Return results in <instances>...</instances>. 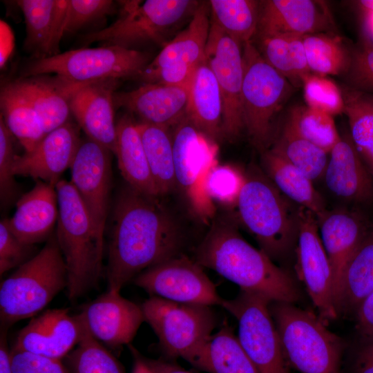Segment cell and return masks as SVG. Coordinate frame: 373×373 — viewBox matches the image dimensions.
Returning <instances> with one entry per match:
<instances>
[{"label": "cell", "mask_w": 373, "mask_h": 373, "mask_svg": "<svg viewBox=\"0 0 373 373\" xmlns=\"http://www.w3.org/2000/svg\"><path fill=\"white\" fill-rule=\"evenodd\" d=\"M343 95L351 138L373 177V95L350 87Z\"/></svg>", "instance_id": "74e56055"}, {"label": "cell", "mask_w": 373, "mask_h": 373, "mask_svg": "<svg viewBox=\"0 0 373 373\" xmlns=\"http://www.w3.org/2000/svg\"><path fill=\"white\" fill-rule=\"evenodd\" d=\"M129 349L133 359L132 373H155L137 350L132 345L129 346Z\"/></svg>", "instance_id": "9f6ffc18"}, {"label": "cell", "mask_w": 373, "mask_h": 373, "mask_svg": "<svg viewBox=\"0 0 373 373\" xmlns=\"http://www.w3.org/2000/svg\"><path fill=\"white\" fill-rule=\"evenodd\" d=\"M223 104L217 80L204 59L189 84L186 116L203 134L217 142L224 136Z\"/></svg>", "instance_id": "83f0119b"}, {"label": "cell", "mask_w": 373, "mask_h": 373, "mask_svg": "<svg viewBox=\"0 0 373 373\" xmlns=\"http://www.w3.org/2000/svg\"><path fill=\"white\" fill-rule=\"evenodd\" d=\"M296 271L327 325L338 317L335 284L332 265L319 234L316 216L299 207V229L295 249Z\"/></svg>", "instance_id": "5bb4252c"}, {"label": "cell", "mask_w": 373, "mask_h": 373, "mask_svg": "<svg viewBox=\"0 0 373 373\" xmlns=\"http://www.w3.org/2000/svg\"><path fill=\"white\" fill-rule=\"evenodd\" d=\"M133 282L151 296L173 302L212 307L224 300L203 267L182 254L147 269Z\"/></svg>", "instance_id": "4fadbf2b"}, {"label": "cell", "mask_w": 373, "mask_h": 373, "mask_svg": "<svg viewBox=\"0 0 373 373\" xmlns=\"http://www.w3.org/2000/svg\"><path fill=\"white\" fill-rule=\"evenodd\" d=\"M144 359L155 373H192L169 359H153L145 356Z\"/></svg>", "instance_id": "db71d44e"}, {"label": "cell", "mask_w": 373, "mask_h": 373, "mask_svg": "<svg viewBox=\"0 0 373 373\" xmlns=\"http://www.w3.org/2000/svg\"><path fill=\"white\" fill-rule=\"evenodd\" d=\"M236 284L271 301L296 303L301 298L297 282L260 249L247 242L227 218L213 221L195 249L194 259Z\"/></svg>", "instance_id": "7a4b0ae2"}, {"label": "cell", "mask_w": 373, "mask_h": 373, "mask_svg": "<svg viewBox=\"0 0 373 373\" xmlns=\"http://www.w3.org/2000/svg\"><path fill=\"white\" fill-rule=\"evenodd\" d=\"M199 4L191 0L125 2L118 19L102 30L84 35L82 41L132 50L147 44L164 46L169 32L183 19L191 17Z\"/></svg>", "instance_id": "9c48e42d"}, {"label": "cell", "mask_w": 373, "mask_h": 373, "mask_svg": "<svg viewBox=\"0 0 373 373\" xmlns=\"http://www.w3.org/2000/svg\"><path fill=\"white\" fill-rule=\"evenodd\" d=\"M14 373H70L63 360L11 350Z\"/></svg>", "instance_id": "681fc988"}, {"label": "cell", "mask_w": 373, "mask_h": 373, "mask_svg": "<svg viewBox=\"0 0 373 373\" xmlns=\"http://www.w3.org/2000/svg\"><path fill=\"white\" fill-rule=\"evenodd\" d=\"M111 152L105 146L87 138L81 142L70 166V182L102 241L110 204Z\"/></svg>", "instance_id": "2e32d148"}, {"label": "cell", "mask_w": 373, "mask_h": 373, "mask_svg": "<svg viewBox=\"0 0 373 373\" xmlns=\"http://www.w3.org/2000/svg\"><path fill=\"white\" fill-rule=\"evenodd\" d=\"M7 328L2 327L0 337V373H14L12 366L11 349L6 338Z\"/></svg>", "instance_id": "11a10c76"}, {"label": "cell", "mask_w": 373, "mask_h": 373, "mask_svg": "<svg viewBox=\"0 0 373 373\" xmlns=\"http://www.w3.org/2000/svg\"><path fill=\"white\" fill-rule=\"evenodd\" d=\"M208 2H201L182 31L167 41L159 54L151 61L146 70L185 65L196 68L205 59L211 19Z\"/></svg>", "instance_id": "f1b7e54d"}, {"label": "cell", "mask_w": 373, "mask_h": 373, "mask_svg": "<svg viewBox=\"0 0 373 373\" xmlns=\"http://www.w3.org/2000/svg\"><path fill=\"white\" fill-rule=\"evenodd\" d=\"M146 158L159 195L177 186L170 128L140 121L137 122Z\"/></svg>", "instance_id": "e575fe53"}, {"label": "cell", "mask_w": 373, "mask_h": 373, "mask_svg": "<svg viewBox=\"0 0 373 373\" xmlns=\"http://www.w3.org/2000/svg\"><path fill=\"white\" fill-rule=\"evenodd\" d=\"M55 188L59 208L55 236L67 268V295L75 300L99 280L104 241L70 181L60 180Z\"/></svg>", "instance_id": "277c9868"}, {"label": "cell", "mask_w": 373, "mask_h": 373, "mask_svg": "<svg viewBox=\"0 0 373 373\" xmlns=\"http://www.w3.org/2000/svg\"><path fill=\"white\" fill-rule=\"evenodd\" d=\"M81 142L78 126L68 122L46 133L30 152L17 155L14 173L55 186L70 168Z\"/></svg>", "instance_id": "d6986e66"}, {"label": "cell", "mask_w": 373, "mask_h": 373, "mask_svg": "<svg viewBox=\"0 0 373 373\" xmlns=\"http://www.w3.org/2000/svg\"><path fill=\"white\" fill-rule=\"evenodd\" d=\"M172 132L177 186L192 211L203 221L212 219L215 206L205 191V180L217 162L218 146L185 115Z\"/></svg>", "instance_id": "7c38bea8"}, {"label": "cell", "mask_w": 373, "mask_h": 373, "mask_svg": "<svg viewBox=\"0 0 373 373\" xmlns=\"http://www.w3.org/2000/svg\"><path fill=\"white\" fill-rule=\"evenodd\" d=\"M269 310L289 367L300 373H341L344 343L318 315L286 302L271 301Z\"/></svg>", "instance_id": "52a82bcc"}, {"label": "cell", "mask_w": 373, "mask_h": 373, "mask_svg": "<svg viewBox=\"0 0 373 373\" xmlns=\"http://www.w3.org/2000/svg\"><path fill=\"white\" fill-rule=\"evenodd\" d=\"M117 79L84 83L71 94V113L88 138L114 152L116 124L114 119V90Z\"/></svg>", "instance_id": "44dd1931"}, {"label": "cell", "mask_w": 373, "mask_h": 373, "mask_svg": "<svg viewBox=\"0 0 373 373\" xmlns=\"http://www.w3.org/2000/svg\"><path fill=\"white\" fill-rule=\"evenodd\" d=\"M324 1L314 0L261 1L256 36L274 34L327 32L334 28Z\"/></svg>", "instance_id": "ffe728a7"}, {"label": "cell", "mask_w": 373, "mask_h": 373, "mask_svg": "<svg viewBox=\"0 0 373 373\" xmlns=\"http://www.w3.org/2000/svg\"><path fill=\"white\" fill-rule=\"evenodd\" d=\"M15 137L0 117V197L3 205H9L17 195V186L13 170L17 157Z\"/></svg>", "instance_id": "f6af8a7d"}, {"label": "cell", "mask_w": 373, "mask_h": 373, "mask_svg": "<svg viewBox=\"0 0 373 373\" xmlns=\"http://www.w3.org/2000/svg\"><path fill=\"white\" fill-rule=\"evenodd\" d=\"M302 86L307 106L332 116L344 112L343 92L325 76L312 73L304 79Z\"/></svg>", "instance_id": "ee69618b"}, {"label": "cell", "mask_w": 373, "mask_h": 373, "mask_svg": "<svg viewBox=\"0 0 373 373\" xmlns=\"http://www.w3.org/2000/svg\"><path fill=\"white\" fill-rule=\"evenodd\" d=\"M319 234L332 267L335 294L343 269L373 222L359 210L326 209L316 216Z\"/></svg>", "instance_id": "cb8c5ba5"}, {"label": "cell", "mask_w": 373, "mask_h": 373, "mask_svg": "<svg viewBox=\"0 0 373 373\" xmlns=\"http://www.w3.org/2000/svg\"><path fill=\"white\" fill-rule=\"evenodd\" d=\"M59 215L55 185L38 180L17 201L16 211L8 226L22 243L34 245L48 237Z\"/></svg>", "instance_id": "d4e9b609"}, {"label": "cell", "mask_w": 373, "mask_h": 373, "mask_svg": "<svg viewBox=\"0 0 373 373\" xmlns=\"http://www.w3.org/2000/svg\"><path fill=\"white\" fill-rule=\"evenodd\" d=\"M350 88L373 93V41L365 39L352 50L350 67L344 75Z\"/></svg>", "instance_id": "bcb514c9"}, {"label": "cell", "mask_w": 373, "mask_h": 373, "mask_svg": "<svg viewBox=\"0 0 373 373\" xmlns=\"http://www.w3.org/2000/svg\"><path fill=\"white\" fill-rule=\"evenodd\" d=\"M208 354L210 373H259L226 321L211 335Z\"/></svg>", "instance_id": "ab89813d"}, {"label": "cell", "mask_w": 373, "mask_h": 373, "mask_svg": "<svg viewBox=\"0 0 373 373\" xmlns=\"http://www.w3.org/2000/svg\"><path fill=\"white\" fill-rule=\"evenodd\" d=\"M283 195L262 169L251 166L236 207L240 220L273 261L285 260L296 249L299 207Z\"/></svg>", "instance_id": "3957f363"}, {"label": "cell", "mask_w": 373, "mask_h": 373, "mask_svg": "<svg viewBox=\"0 0 373 373\" xmlns=\"http://www.w3.org/2000/svg\"><path fill=\"white\" fill-rule=\"evenodd\" d=\"M14 36L11 29L3 21H1V67L4 66L12 53L14 46Z\"/></svg>", "instance_id": "f5cc1de1"}, {"label": "cell", "mask_w": 373, "mask_h": 373, "mask_svg": "<svg viewBox=\"0 0 373 373\" xmlns=\"http://www.w3.org/2000/svg\"><path fill=\"white\" fill-rule=\"evenodd\" d=\"M205 60L222 95L223 135L234 140L245 129L242 110V47L211 21Z\"/></svg>", "instance_id": "9a60e30c"}, {"label": "cell", "mask_w": 373, "mask_h": 373, "mask_svg": "<svg viewBox=\"0 0 373 373\" xmlns=\"http://www.w3.org/2000/svg\"><path fill=\"white\" fill-rule=\"evenodd\" d=\"M84 329L79 314L71 315L66 308L48 309L19 332L11 350L63 360L79 343Z\"/></svg>", "instance_id": "e0dca14e"}, {"label": "cell", "mask_w": 373, "mask_h": 373, "mask_svg": "<svg viewBox=\"0 0 373 373\" xmlns=\"http://www.w3.org/2000/svg\"><path fill=\"white\" fill-rule=\"evenodd\" d=\"M189 84H145L131 91L115 93L114 104L136 115L142 122L174 127L186 115Z\"/></svg>", "instance_id": "603a6c76"}, {"label": "cell", "mask_w": 373, "mask_h": 373, "mask_svg": "<svg viewBox=\"0 0 373 373\" xmlns=\"http://www.w3.org/2000/svg\"><path fill=\"white\" fill-rule=\"evenodd\" d=\"M286 121L300 136L328 154L341 138L333 116L307 105L293 108Z\"/></svg>", "instance_id": "60d3db41"}, {"label": "cell", "mask_w": 373, "mask_h": 373, "mask_svg": "<svg viewBox=\"0 0 373 373\" xmlns=\"http://www.w3.org/2000/svg\"><path fill=\"white\" fill-rule=\"evenodd\" d=\"M114 2L109 0H68L64 33L76 31L110 14Z\"/></svg>", "instance_id": "7dc6e473"}, {"label": "cell", "mask_w": 373, "mask_h": 373, "mask_svg": "<svg viewBox=\"0 0 373 373\" xmlns=\"http://www.w3.org/2000/svg\"><path fill=\"white\" fill-rule=\"evenodd\" d=\"M0 106L1 117L24 152L32 151L46 134L37 111L10 82L1 90Z\"/></svg>", "instance_id": "836d02e7"}, {"label": "cell", "mask_w": 373, "mask_h": 373, "mask_svg": "<svg viewBox=\"0 0 373 373\" xmlns=\"http://www.w3.org/2000/svg\"><path fill=\"white\" fill-rule=\"evenodd\" d=\"M255 37L258 45H254L263 59L294 87L302 86L304 79L312 73L306 59L303 35L285 33Z\"/></svg>", "instance_id": "d6a6232c"}, {"label": "cell", "mask_w": 373, "mask_h": 373, "mask_svg": "<svg viewBox=\"0 0 373 373\" xmlns=\"http://www.w3.org/2000/svg\"><path fill=\"white\" fill-rule=\"evenodd\" d=\"M79 315L90 334L113 348L129 344L145 321L141 305L108 290L86 304Z\"/></svg>", "instance_id": "ac0fdd59"}, {"label": "cell", "mask_w": 373, "mask_h": 373, "mask_svg": "<svg viewBox=\"0 0 373 373\" xmlns=\"http://www.w3.org/2000/svg\"><path fill=\"white\" fill-rule=\"evenodd\" d=\"M271 300L240 289L221 307L238 321V338L259 373H289L278 332L269 310Z\"/></svg>", "instance_id": "8fae6325"}, {"label": "cell", "mask_w": 373, "mask_h": 373, "mask_svg": "<svg viewBox=\"0 0 373 373\" xmlns=\"http://www.w3.org/2000/svg\"><path fill=\"white\" fill-rule=\"evenodd\" d=\"M34 245L20 242L10 230L6 219L0 222V275L31 258Z\"/></svg>", "instance_id": "c3c4849f"}, {"label": "cell", "mask_w": 373, "mask_h": 373, "mask_svg": "<svg viewBox=\"0 0 373 373\" xmlns=\"http://www.w3.org/2000/svg\"><path fill=\"white\" fill-rule=\"evenodd\" d=\"M262 170L280 193L316 216L326 210L313 182L300 169L270 149L262 152Z\"/></svg>", "instance_id": "1f68e13d"}, {"label": "cell", "mask_w": 373, "mask_h": 373, "mask_svg": "<svg viewBox=\"0 0 373 373\" xmlns=\"http://www.w3.org/2000/svg\"><path fill=\"white\" fill-rule=\"evenodd\" d=\"M63 361L70 373H124L119 361L86 326L80 341Z\"/></svg>", "instance_id": "b9f144b4"}, {"label": "cell", "mask_w": 373, "mask_h": 373, "mask_svg": "<svg viewBox=\"0 0 373 373\" xmlns=\"http://www.w3.org/2000/svg\"><path fill=\"white\" fill-rule=\"evenodd\" d=\"M141 306L144 321L156 334L166 359L180 357L198 370L210 373L208 343L217 325L212 307L153 296Z\"/></svg>", "instance_id": "8992f818"}, {"label": "cell", "mask_w": 373, "mask_h": 373, "mask_svg": "<svg viewBox=\"0 0 373 373\" xmlns=\"http://www.w3.org/2000/svg\"><path fill=\"white\" fill-rule=\"evenodd\" d=\"M306 59L310 71L321 76L345 75L351 61L352 50L332 32L303 35Z\"/></svg>", "instance_id": "f35d334b"}, {"label": "cell", "mask_w": 373, "mask_h": 373, "mask_svg": "<svg viewBox=\"0 0 373 373\" xmlns=\"http://www.w3.org/2000/svg\"><path fill=\"white\" fill-rule=\"evenodd\" d=\"M349 373H373V336H358L350 352Z\"/></svg>", "instance_id": "f907efd6"}, {"label": "cell", "mask_w": 373, "mask_h": 373, "mask_svg": "<svg viewBox=\"0 0 373 373\" xmlns=\"http://www.w3.org/2000/svg\"><path fill=\"white\" fill-rule=\"evenodd\" d=\"M68 285L66 262L55 234L0 285L1 327L41 312Z\"/></svg>", "instance_id": "5b68a950"}, {"label": "cell", "mask_w": 373, "mask_h": 373, "mask_svg": "<svg viewBox=\"0 0 373 373\" xmlns=\"http://www.w3.org/2000/svg\"><path fill=\"white\" fill-rule=\"evenodd\" d=\"M39 115L46 133L68 122L71 113L69 100L73 92L84 83L56 76L23 77L10 82Z\"/></svg>", "instance_id": "4316f807"}, {"label": "cell", "mask_w": 373, "mask_h": 373, "mask_svg": "<svg viewBox=\"0 0 373 373\" xmlns=\"http://www.w3.org/2000/svg\"><path fill=\"white\" fill-rule=\"evenodd\" d=\"M269 149L297 167L312 182L323 178L328 153L300 136L287 121Z\"/></svg>", "instance_id": "8d00e7d4"}, {"label": "cell", "mask_w": 373, "mask_h": 373, "mask_svg": "<svg viewBox=\"0 0 373 373\" xmlns=\"http://www.w3.org/2000/svg\"><path fill=\"white\" fill-rule=\"evenodd\" d=\"M242 110L245 129L260 152L274 139V122L294 86L262 57L252 41L242 46Z\"/></svg>", "instance_id": "ba28073f"}, {"label": "cell", "mask_w": 373, "mask_h": 373, "mask_svg": "<svg viewBox=\"0 0 373 373\" xmlns=\"http://www.w3.org/2000/svg\"><path fill=\"white\" fill-rule=\"evenodd\" d=\"M211 21L242 47L252 41L258 28L260 1L211 0Z\"/></svg>", "instance_id": "d590c367"}, {"label": "cell", "mask_w": 373, "mask_h": 373, "mask_svg": "<svg viewBox=\"0 0 373 373\" xmlns=\"http://www.w3.org/2000/svg\"><path fill=\"white\" fill-rule=\"evenodd\" d=\"M245 182V173L230 164L213 166L207 175L205 191L214 204L236 207Z\"/></svg>", "instance_id": "7bdbcfd3"}, {"label": "cell", "mask_w": 373, "mask_h": 373, "mask_svg": "<svg viewBox=\"0 0 373 373\" xmlns=\"http://www.w3.org/2000/svg\"><path fill=\"white\" fill-rule=\"evenodd\" d=\"M150 53L115 46L81 48L35 59L23 69L24 77L54 73L66 80L86 83L140 76L151 63Z\"/></svg>", "instance_id": "30bf717a"}, {"label": "cell", "mask_w": 373, "mask_h": 373, "mask_svg": "<svg viewBox=\"0 0 373 373\" xmlns=\"http://www.w3.org/2000/svg\"><path fill=\"white\" fill-rule=\"evenodd\" d=\"M323 174L335 196L358 205L373 202V177L358 153L350 133L341 135L329 152Z\"/></svg>", "instance_id": "7402d4cb"}, {"label": "cell", "mask_w": 373, "mask_h": 373, "mask_svg": "<svg viewBox=\"0 0 373 373\" xmlns=\"http://www.w3.org/2000/svg\"><path fill=\"white\" fill-rule=\"evenodd\" d=\"M116 131L113 153L126 184L146 195L160 197L137 122L130 115H124L116 123Z\"/></svg>", "instance_id": "f546056e"}, {"label": "cell", "mask_w": 373, "mask_h": 373, "mask_svg": "<svg viewBox=\"0 0 373 373\" xmlns=\"http://www.w3.org/2000/svg\"><path fill=\"white\" fill-rule=\"evenodd\" d=\"M158 198L127 184L118 192L108 247L107 290L120 292L142 271L182 254V231Z\"/></svg>", "instance_id": "6da1fadb"}, {"label": "cell", "mask_w": 373, "mask_h": 373, "mask_svg": "<svg viewBox=\"0 0 373 373\" xmlns=\"http://www.w3.org/2000/svg\"><path fill=\"white\" fill-rule=\"evenodd\" d=\"M68 3V0L17 1L26 23L24 47L34 52L36 59L60 53Z\"/></svg>", "instance_id": "484cf974"}, {"label": "cell", "mask_w": 373, "mask_h": 373, "mask_svg": "<svg viewBox=\"0 0 373 373\" xmlns=\"http://www.w3.org/2000/svg\"><path fill=\"white\" fill-rule=\"evenodd\" d=\"M358 336H373V290L363 299L355 314Z\"/></svg>", "instance_id": "816d5d0a"}, {"label": "cell", "mask_w": 373, "mask_h": 373, "mask_svg": "<svg viewBox=\"0 0 373 373\" xmlns=\"http://www.w3.org/2000/svg\"><path fill=\"white\" fill-rule=\"evenodd\" d=\"M373 290V222L346 262L335 294L338 315L354 314Z\"/></svg>", "instance_id": "4dcf8cb0"}]
</instances>
